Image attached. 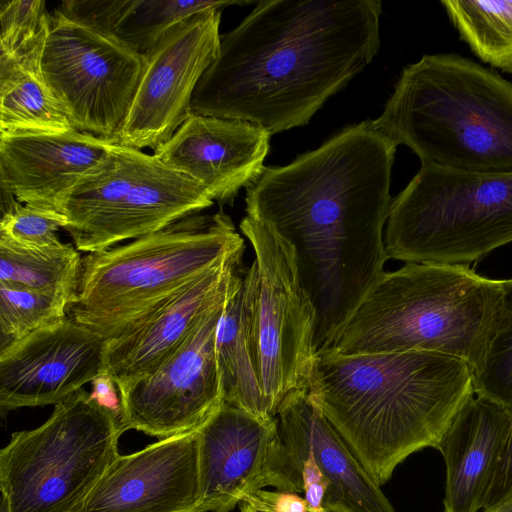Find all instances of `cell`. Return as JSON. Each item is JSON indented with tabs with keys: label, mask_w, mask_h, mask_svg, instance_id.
<instances>
[{
	"label": "cell",
	"mask_w": 512,
	"mask_h": 512,
	"mask_svg": "<svg viewBox=\"0 0 512 512\" xmlns=\"http://www.w3.org/2000/svg\"><path fill=\"white\" fill-rule=\"evenodd\" d=\"M213 205L206 190L154 154L114 143L69 191L57 212L75 248L100 252Z\"/></svg>",
	"instance_id": "obj_9"
},
{
	"label": "cell",
	"mask_w": 512,
	"mask_h": 512,
	"mask_svg": "<svg viewBox=\"0 0 512 512\" xmlns=\"http://www.w3.org/2000/svg\"><path fill=\"white\" fill-rule=\"evenodd\" d=\"M276 419H262L224 403L198 429V468L203 512H230L258 491Z\"/></svg>",
	"instance_id": "obj_20"
},
{
	"label": "cell",
	"mask_w": 512,
	"mask_h": 512,
	"mask_svg": "<svg viewBox=\"0 0 512 512\" xmlns=\"http://www.w3.org/2000/svg\"><path fill=\"white\" fill-rule=\"evenodd\" d=\"M397 144L366 120L246 188L247 216L293 248L317 313L352 312L384 274L383 229Z\"/></svg>",
	"instance_id": "obj_1"
},
{
	"label": "cell",
	"mask_w": 512,
	"mask_h": 512,
	"mask_svg": "<svg viewBox=\"0 0 512 512\" xmlns=\"http://www.w3.org/2000/svg\"><path fill=\"white\" fill-rule=\"evenodd\" d=\"M512 502V430L492 480L481 503L480 512H489Z\"/></svg>",
	"instance_id": "obj_32"
},
{
	"label": "cell",
	"mask_w": 512,
	"mask_h": 512,
	"mask_svg": "<svg viewBox=\"0 0 512 512\" xmlns=\"http://www.w3.org/2000/svg\"><path fill=\"white\" fill-rule=\"evenodd\" d=\"M131 0L63 1L54 11L65 19L95 32L114 36L118 21Z\"/></svg>",
	"instance_id": "obj_31"
},
{
	"label": "cell",
	"mask_w": 512,
	"mask_h": 512,
	"mask_svg": "<svg viewBox=\"0 0 512 512\" xmlns=\"http://www.w3.org/2000/svg\"><path fill=\"white\" fill-rule=\"evenodd\" d=\"M508 318L503 280L469 265L406 263L384 272L331 349L345 355L435 352L464 361L474 375Z\"/></svg>",
	"instance_id": "obj_4"
},
{
	"label": "cell",
	"mask_w": 512,
	"mask_h": 512,
	"mask_svg": "<svg viewBox=\"0 0 512 512\" xmlns=\"http://www.w3.org/2000/svg\"><path fill=\"white\" fill-rule=\"evenodd\" d=\"M329 486V481L323 479L304 487L303 493L308 512H321L323 510V502Z\"/></svg>",
	"instance_id": "obj_34"
},
{
	"label": "cell",
	"mask_w": 512,
	"mask_h": 512,
	"mask_svg": "<svg viewBox=\"0 0 512 512\" xmlns=\"http://www.w3.org/2000/svg\"><path fill=\"white\" fill-rule=\"evenodd\" d=\"M509 318L492 341L482 367L473 375V392L512 410V278L503 280Z\"/></svg>",
	"instance_id": "obj_30"
},
{
	"label": "cell",
	"mask_w": 512,
	"mask_h": 512,
	"mask_svg": "<svg viewBox=\"0 0 512 512\" xmlns=\"http://www.w3.org/2000/svg\"><path fill=\"white\" fill-rule=\"evenodd\" d=\"M241 512H274L273 509L264 501L252 494L247 496L239 503Z\"/></svg>",
	"instance_id": "obj_35"
},
{
	"label": "cell",
	"mask_w": 512,
	"mask_h": 512,
	"mask_svg": "<svg viewBox=\"0 0 512 512\" xmlns=\"http://www.w3.org/2000/svg\"><path fill=\"white\" fill-rule=\"evenodd\" d=\"M379 0H266L231 31L200 78L196 115L270 135L307 124L380 48Z\"/></svg>",
	"instance_id": "obj_2"
},
{
	"label": "cell",
	"mask_w": 512,
	"mask_h": 512,
	"mask_svg": "<svg viewBox=\"0 0 512 512\" xmlns=\"http://www.w3.org/2000/svg\"><path fill=\"white\" fill-rule=\"evenodd\" d=\"M511 430V409L471 392L437 448L445 463L444 512H480Z\"/></svg>",
	"instance_id": "obj_21"
},
{
	"label": "cell",
	"mask_w": 512,
	"mask_h": 512,
	"mask_svg": "<svg viewBox=\"0 0 512 512\" xmlns=\"http://www.w3.org/2000/svg\"><path fill=\"white\" fill-rule=\"evenodd\" d=\"M0 512H10L7 502L3 497H1Z\"/></svg>",
	"instance_id": "obj_38"
},
{
	"label": "cell",
	"mask_w": 512,
	"mask_h": 512,
	"mask_svg": "<svg viewBox=\"0 0 512 512\" xmlns=\"http://www.w3.org/2000/svg\"><path fill=\"white\" fill-rule=\"evenodd\" d=\"M105 345L68 316L1 346V412L55 405L105 375Z\"/></svg>",
	"instance_id": "obj_15"
},
{
	"label": "cell",
	"mask_w": 512,
	"mask_h": 512,
	"mask_svg": "<svg viewBox=\"0 0 512 512\" xmlns=\"http://www.w3.org/2000/svg\"><path fill=\"white\" fill-rule=\"evenodd\" d=\"M68 303L39 291L0 284L2 346L68 317Z\"/></svg>",
	"instance_id": "obj_27"
},
{
	"label": "cell",
	"mask_w": 512,
	"mask_h": 512,
	"mask_svg": "<svg viewBox=\"0 0 512 512\" xmlns=\"http://www.w3.org/2000/svg\"><path fill=\"white\" fill-rule=\"evenodd\" d=\"M464 361L428 351L316 354L308 394L379 485L438 445L473 391Z\"/></svg>",
	"instance_id": "obj_3"
},
{
	"label": "cell",
	"mask_w": 512,
	"mask_h": 512,
	"mask_svg": "<svg viewBox=\"0 0 512 512\" xmlns=\"http://www.w3.org/2000/svg\"><path fill=\"white\" fill-rule=\"evenodd\" d=\"M120 417L83 388L39 427L0 451V490L10 512H77L118 458Z\"/></svg>",
	"instance_id": "obj_8"
},
{
	"label": "cell",
	"mask_w": 512,
	"mask_h": 512,
	"mask_svg": "<svg viewBox=\"0 0 512 512\" xmlns=\"http://www.w3.org/2000/svg\"><path fill=\"white\" fill-rule=\"evenodd\" d=\"M323 507L324 508L321 512H344L342 509L335 507V506L325 505Z\"/></svg>",
	"instance_id": "obj_37"
},
{
	"label": "cell",
	"mask_w": 512,
	"mask_h": 512,
	"mask_svg": "<svg viewBox=\"0 0 512 512\" xmlns=\"http://www.w3.org/2000/svg\"><path fill=\"white\" fill-rule=\"evenodd\" d=\"M145 66L115 36L51 15L40 71L75 130L115 141Z\"/></svg>",
	"instance_id": "obj_11"
},
{
	"label": "cell",
	"mask_w": 512,
	"mask_h": 512,
	"mask_svg": "<svg viewBox=\"0 0 512 512\" xmlns=\"http://www.w3.org/2000/svg\"><path fill=\"white\" fill-rule=\"evenodd\" d=\"M114 140L78 130L0 135V182L20 202L57 212L69 191L108 155Z\"/></svg>",
	"instance_id": "obj_19"
},
{
	"label": "cell",
	"mask_w": 512,
	"mask_h": 512,
	"mask_svg": "<svg viewBox=\"0 0 512 512\" xmlns=\"http://www.w3.org/2000/svg\"><path fill=\"white\" fill-rule=\"evenodd\" d=\"M0 238L24 248L40 249L61 244L57 231L65 221L58 212L20 203L1 186Z\"/></svg>",
	"instance_id": "obj_29"
},
{
	"label": "cell",
	"mask_w": 512,
	"mask_h": 512,
	"mask_svg": "<svg viewBox=\"0 0 512 512\" xmlns=\"http://www.w3.org/2000/svg\"><path fill=\"white\" fill-rule=\"evenodd\" d=\"M81 264L78 250L70 244L31 249L0 238V284L46 293L69 304Z\"/></svg>",
	"instance_id": "obj_24"
},
{
	"label": "cell",
	"mask_w": 512,
	"mask_h": 512,
	"mask_svg": "<svg viewBox=\"0 0 512 512\" xmlns=\"http://www.w3.org/2000/svg\"><path fill=\"white\" fill-rule=\"evenodd\" d=\"M240 230L255 253L253 336L262 391L275 418L290 393L308 388L316 360V313L299 279L292 246L247 215Z\"/></svg>",
	"instance_id": "obj_10"
},
{
	"label": "cell",
	"mask_w": 512,
	"mask_h": 512,
	"mask_svg": "<svg viewBox=\"0 0 512 512\" xmlns=\"http://www.w3.org/2000/svg\"><path fill=\"white\" fill-rule=\"evenodd\" d=\"M243 251L201 274L106 339L104 374L118 392L174 354L203 320L239 288Z\"/></svg>",
	"instance_id": "obj_14"
},
{
	"label": "cell",
	"mask_w": 512,
	"mask_h": 512,
	"mask_svg": "<svg viewBox=\"0 0 512 512\" xmlns=\"http://www.w3.org/2000/svg\"><path fill=\"white\" fill-rule=\"evenodd\" d=\"M227 302L153 372L118 392L125 431L164 439L199 429L221 409L225 401L216 334Z\"/></svg>",
	"instance_id": "obj_12"
},
{
	"label": "cell",
	"mask_w": 512,
	"mask_h": 512,
	"mask_svg": "<svg viewBox=\"0 0 512 512\" xmlns=\"http://www.w3.org/2000/svg\"><path fill=\"white\" fill-rule=\"evenodd\" d=\"M41 56H0V135L74 130L41 75Z\"/></svg>",
	"instance_id": "obj_23"
},
{
	"label": "cell",
	"mask_w": 512,
	"mask_h": 512,
	"mask_svg": "<svg viewBox=\"0 0 512 512\" xmlns=\"http://www.w3.org/2000/svg\"><path fill=\"white\" fill-rule=\"evenodd\" d=\"M0 22V56L20 58L43 51L51 26L45 1H2Z\"/></svg>",
	"instance_id": "obj_28"
},
{
	"label": "cell",
	"mask_w": 512,
	"mask_h": 512,
	"mask_svg": "<svg viewBox=\"0 0 512 512\" xmlns=\"http://www.w3.org/2000/svg\"><path fill=\"white\" fill-rule=\"evenodd\" d=\"M270 137L248 121L192 114L154 155L198 182L212 200L232 205L263 172Z\"/></svg>",
	"instance_id": "obj_17"
},
{
	"label": "cell",
	"mask_w": 512,
	"mask_h": 512,
	"mask_svg": "<svg viewBox=\"0 0 512 512\" xmlns=\"http://www.w3.org/2000/svg\"><path fill=\"white\" fill-rule=\"evenodd\" d=\"M77 512H203L198 429L119 455Z\"/></svg>",
	"instance_id": "obj_16"
},
{
	"label": "cell",
	"mask_w": 512,
	"mask_h": 512,
	"mask_svg": "<svg viewBox=\"0 0 512 512\" xmlns=\"http://www.w3.org/2000/svg\"><path fill=\"white\" fill-rule=\"evenodd\" d=\"M489 512H512V502L508 503L506 505H503L499 508H496L494 510H491Z\"/></svg>",
	"instance_id": "obj_36"
},
{
	"label": "cell",
	"mask_w": 512,
	"mask_h": 512,
	"mask_svg": "<svg viewBox=\"0 0 512 512\" xmlns=\"http://www.w3.org/2000/svg\"><path fill=\"white\" fill-rule=\"evenodd\" d=\"M221 10L211 9L176 25L144 55L145 70L115 136L117 144L154 150L192 115L194 90L219 53Z\"/></svg>",
	"instance_id": "obj_13"
},
{
	"label": "cell",
	"mask_w": 512,
	"mask_h": 512,
	"mask_svg": "<svg viewBox=\"0 0 512 512\" xmlns=\"http://www.w3.org/2000/svg\"><path fill=\"white\" fill-rule=\"evenodd\" d=\"M373 123L421 164L512 172V82L459 54L424 55L404 68Z\"/></svg>",
	"instance_id": "obj_5"
},
{
	"label": "cell",
	"mask_w": 512,
	"mask_h": 512,
	"mask_svg": "<svg viewBox=\"0 0 512 512\" xmlns=\"http://www.w3.org/2000/svg\"><path fill=\"white\" fill-rule=\"evenodd\" d=\"M245 250L223 211L193 214L82 258L67 314L108 339L159 301Z\"/></svg>",
	"instance_id": "obj_6"
},
{
	"label": "cell",
	"mask_w": 512,
	"mask_h": 512,
	"mask_svg": "<svg viewBox=\"0 0 512 512\" xmlns=\"http://www.w3.org/2000/svg\"><path fill=\"white\" fill-rule=\"evenodd\" d=\"M257 293L255 262L227 302L216 334L218 366L226 404L262 419L269 414L260 382L253 336V314Z\"/></svg>",
	"instance_id": "obj_22"
},
{
	"label": "cell",
	"mask_w": 512,
	"mask_h": 512,
	"mask_svg": "<svg viewBox=\"0 0 512 512\" xmlns=\"http://www.w3.org/2000/svg\"><path fill=\"white\" fill-rule=\"evenodd\" d=\"M251 3L238 0H131L117 23L114 36L134 51L145 55L170 29L199 13Z\"/></svg>",
	"instance_id": "obj_26"
},
{
	"label": "cell",
	"mask_w": 512,
	"mask_h": 512,
	"mask_svg": "<svg viewBox=\"0 0 512 512\" xmlns=\"http://www.w3.org/2000/svg\"><path fill=\"white\" fill-rule=\"evenodd\" d=\"M460 38L484 63L512 73V1H441Z\"/></svg>",
	"instance_id": "obj_25"
},
{
	"label": "cell",
	"mask_w": 512,
	"mask_h": 512,
	"mask_svg": "<svg viewBox=\"0 0 512 512\" xmlns=\"http://www.w3.org/2000/svg\"><path fill=\"white\" fill-rule=\"evenodd\" d=\"M275 419L277 434L265 467L309 453L330 483L323 506L344 512H396L307 389L290 393Z\"/></svg>",
	"instance_id": "obj_18"
},
{
	"label": "cell",
	"mask_w": 512,
	"mask_h": 512,
	"mask_svg": "<svg viewBox=\"0 0 512 512\" xmlns=\"http://www.w3.org/2000/svg\"><path fill=\"white\" fill-rule=\"evenodd\" d=\"M259 499L266 502L274 512H308L304 498L298 493L259 490L254 493Z\"/></svg>",
	"instance_id": "obj_33"
},
{
	"label": "cell",
	"mask_w": 512,
	"mask_h": 512,
	"mask_svg": "<svg viewBox=\"0 0 512 512\" xmlns=\"http://www.w3.org/2000/svg\"><path fill=\"white\" fill-rule=\"evenodd\" d=\"M512 242V172L421 164L392 200L384 244L405 263L470 265Z\"/></svg>",
	"instance_id": "obj_7"
}]
</instances>
